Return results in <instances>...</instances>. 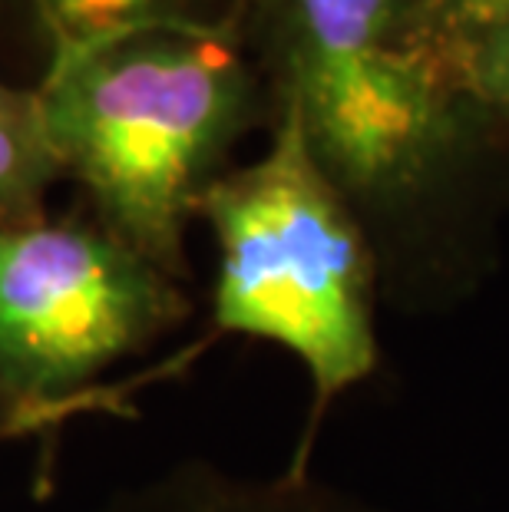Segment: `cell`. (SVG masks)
I'll return each mask as SVG.
<instances>
[{"label":"cell","instance_id":"6da1fadb","mask_svg":"<svg viewBox=\"0 0 509 512\" xmlns=\"http://www.w3.org/2000/svg\"><path fill=\"white\" fill-rule=\"evenodd\" d=\"M235 17L275 110L298 116L374 245L463 182L493 119L417 0H238Z\"/></svg>","mask_w":509,"mask_h":512},{"label":"cell","instance_id":"30bf717a","mask_svg":"<svg viewBox=\"0 0 509 512\" xmlns=\"http://www.w3.org/2000/svg\"><path fill=\"white\" fill-rule=\"evenodd\" d=\"M14 440H24V433H20V427H17V420L10 417V410L0 403V446L4 443H14Z\"/></svg>","mask_w":509,"mask_h":512},{"label":"cell","instance_id":"5b68a950","mask_svg":"<svg viewBox=\"0 0 509 512\" xmlns=\"http://www.w3.org/2000/svg\"><path fill=\"white\" fill-rule=\"evenodd\" d=\"M93 512H387L361 493L311 470L245 476L209 460H179L162 473L116 489Z\"/></svg>","mask_w":509,"mask_h":512},{"label":"cell","instance_id":"9c48e42d","mask_svg":"<svg viewBox=\"0 0 509 512\" xmlns=\"http://www.w3.org/2000/svg\"><path fill=\"white\" fill-rule=\"evenodd\" d=\"M509 14V0H417V24L430 43L440 50H453L476 30Z\"/></svg>","mask_w":509,"mask_h":512},{"label":"cell","instance_id":"3957f363","mask_svg":"<svg viewBox=\"0 0 509 512\" xmlns=\"http://www.w3.org/2000/svg\"><path fill=\"white\" fill-rule=\"evenodd\" d=\"M199 222L215 242L212 331L186 354L196 357L225 334L295 354L311 380V410L288 470L305 473L334 400L381 364L377 245L314 162L291 110H275L262 156L209 185Z\"/></svg>","mask_w":509,"mask_h":512},{"label":"cell","instance_id":"ba28073f","mask_svg":"<svg viewBox=\"0 0 509 512\" xmlns=\"http://www.w3.org/2000/svg\"><path fill=\"white\" fill-rule=\"evenodd\" d=\"M453 60L473 103L493 123H509V14L463 40Z\"/></svg>","mask_w":509,"mask_h":512},{"label":"cell","instance_id":"7a4b0ae2","mask_svg":"<svg viewBox=\"0 0 509 512\" xmlns=\"http://www.w3.org/2000/svg\"><path fill=\"white\" fill-rule=\"evenodd\" d=\"M37 90L83 209L189 285L202 195L255 126L275 123L238 17L83 50L43 67Z\"/></svg>","mask_w":509,"mask_h":512},{"label":"cell","instance_id":"52a82bcc","mask_svg":"<svg viewBox=\"0 0 509 512\" xmlns=\"http://www.w3.org/2000/svg\"><path fill=\"white\" fill-rule=\"evenodd\" d=\"M67 182L40 90L0 76V228L50 215L53 185Z\"/></svg>","mask_w":509,"mask_h":512},{"label":"cell","instance_id":"277c9868","mask_svg":"<svg viewBox=\"0 0 509 512\" xmlns=\"http://www.w3.org/2000/svg\"><path fill=\"white\" fill-rule=\"evenodd\" d=\"M192 294L83 205L0 228V403L40 440L50 483L57 437L90 413L113 367L189 321Z\"/></svg>","mask_w":509,"mask_h":512},{"label":"cell","instance_id":"8992f818","mask_svg":"<svg viewBox=\"0 0 509 512\" xmlns=\"http://www.w3.org/2000/svg\"><path fill=\"white\" fill-rule=\"evenodd\" d=\"M238 0H0L40 50V70L103 43L166 27H205L235 17Z\"/></svg>","mask_w":509,"mask_h":512}]
</instances>
